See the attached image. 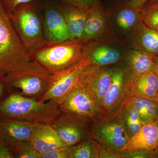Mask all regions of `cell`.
<instances>
[{
    "instance_id": "3",
    "label": "cell",
    "mask_w": 158,
    "mask_h": 158,
    "mask_svg": "<svg viewBox=\"0 0 158 158\" xmlns=\"http://www.w3.org/2000/svg\"><path fill=\"white\" fill-rule=\"evenodd\" d=\"M34 0L20 5L9 15L23 45L31 56L46 43L43 18Z\"/></svg>"
},
{
    "instance_id": "31",
    "label": "cell",
    "mask_w": 158,
    "mask_h": 158,
    "mask_svg": "<svg viewBox=\"0 0 158 158\" xmlns=\"http://www.w3.org/2000/svg\"><path fill=\"white\" fill-rule=\"evenodd\" d=\"M126 158H156V150H137L125 152Z\"/></svg>"
},
{
    "instance_id": "33",
    "label": "cell",
    "mask_w": 158,
    "mask_h": 158,
    "mask_svg": "<svg viewBox=\"0 0 158 158\" xmlns=\"http://www.w3.org/2000/svg\"><path fill=\"white\" fill-rule=\"evenodd\" d=\"M0 158H14L4 139L0 135Z\"/></svg>"
},
{
    "instance_id": "38",
    "label": "cell",
    "mask_w": 158,
    "mask_h": 158,
    "mask_svg": "<svg viewBox=\"0 0 158 158\" xmlns=\"http://www.w3.org/2000/svg\"><path fill=\"white\" fill-rule=\"evenodd\" d=\"M156 158H158V149L156 150Z\"/></svg>"
},
{
    "instance_id": "20",
    "label": "cell",
    "mask_w": 158,
    "mask_h": 158,
    "mask_svg": "<svg viewBox=\"0 0 158 158\" xmlns=\"http://www.w3.org/2000/svg\"><path fill=\"white\" fill-rule=\"evenodd\" d=\"M135 42L138 50L158 56V30L151 28L141 21L137 28Z\"/></svg>"
},
{
    "instance_id": "4",
    "label": "cell",
    "mask_w": 158,
    "mask_h": 158,
    "mask_svg": "<svg viewBox=\"0 0 158 158\" xmlns=\"http://www.w3.org/2000/svg\"><path fill=\"white\" fill-rule=\"evenodd\" d=\"M86 43L81 40H69L59 43L46 42L31 56L51 73L70 67L85 56Z\"/></svg>"
},
{
    "instance_id": "22",
    "label": "cell",
    "mask_w": 158,
    "mask_h": 158,
    "mask_svg": "<svg viewBox=\"0 0 158 158\" xmlns=\"http://www.w3.org/2000/svg\"><path fill=\"white\" fill-rule=\"evenodd\" d=\"M128 98L137 110L143 124L158 121V102L135 96Z\"/></svg>"
},
{
    "instance_id": "1",
    "label": "cell",
    "mask_w": 158,
    "mask_h": 158,
    "mask_svg": "<svg viewBox=\"0 0 158 158\" xmlns=\"http://www.w3.org/2000/svg\"><path fill=\"white\" fill-rule=\"evenodd\" d=\"M62 113L52 100L43 102L11 91L0 102V119H18L35 123H51Z\"/></svg>"
},
{
    "instance_id": "17",
    "label": "cell",
    "mask_w": 158,
    "mask_h": 158,
    "mask_svg": "<svg viewBox=\"0 0 158 158\" xmlns=\"http://www.w3.org/2000/svg\"><path fill=\"white\" fill-rule=\"evenodd\" d=\"M57 5L64 18L73 40H81L86 19L91 8L86 9L71 5Z\"/></svg>"
},
{
    "instance_id": "21",
    "label": "cell",
    "mask_w": 158,
    "mask_h": 158,
    "mask_svg": "<svg viewBox=\"0 0 158 158\" xmlns=\"http://www.w3.org/2000/svg\"><path fill=\"white\" fill-rule=\"evenodd\" d=\"M85 55L91 64L99 66H108L118 62L121 56L118 51L112 48L102 46L92 49L88 43H86Z\"/></svg>"
},
{
    "instance_id": "14",
    "label": "cell",
    "mask_w": 158,
    "mask_h": 158,
    "mask_svg": "<svg viewBox=\"0 0 158 158\" xmlns=\"http://www.w3.org/2000/svg\"><path fill=\"white\" fill-rule=\"evenodd\" d=\"M40 123L18 119H0V135L8 147L23 141H30Z\"/></svg>"
},
{
    "instance_id": "24",
    "label": "cell",
    "mask_w": 158,
    "mask_h": 158,
    "mask_svg": "<svg viewBox=\"0 0 158 158\" xmlns=\"http://www.w3.org/2000/svg\"><path fill=\"white\" fill-rule=\"evenodd\" d=\"M122 113L129 135L131 138L141 130L143 125L137 110L127 99L121 105Z\"/></svg>"
},
{
    "instance_id": "2",
    "label": "cell",
    "mask_w": 158,
    "mask_h": 158,
    "mask_svg": "<svg viewBox=\"0 0 158 158\" xmlns=\"http://www.w3.org/2000/svg\"><path fill=\"white\" fill-rule=\"evenodd\" d=\"M31 60L0 0V77L9 75Z\"/></svg>"
},
{
    "instance_id": "27",
    "label": "cell",
    "mask_w": 158,
    "mask_h": 158,
    "mask_svg": "<svg viewBox=\"0 0 158 158\" xmlns=\"http://www.w3.org/2000/svg\"><path fill=\"white\" fill-rule=\"evenodd\" d=\"M141 20L151 28L158 30V8H141Z\"/></svg>"
},
{
    "instance_id": "37",
    "label": "cell",
    "mask_w": 158,
    "mask_h": 158,
    "mask_svg": "<svg viewBox=\"0 0 158 158\" xmlns=\"http://www.w3.org/2000/svg\"><path fill=\"white\" fill-rule=\"evenodd\" d=\"M153 71L155 73L158 77V56H156L155 64Z\"/></svg>"
},
{
    "instance_id": "11",
    "label": "cell",
    "mask_w": 158,
    "mask_h": 158,
    "mask_svg": "<svg viewBox=\"0 0 158 158\" xmlns=\"http://www.w3.org/2000/svg\"><path fill=\"white\" fill-rule=\"evenodd\" d=\"M43 17L46 42L59 43L73 40L65 20L58 5L45 2Z\"/></svg>"
},
{
    "instance_id": "10",
    "label": "cell",
    "mask_w": 158,
    "mask_h": 158,
    "mask_svg": "<svg viewBox=\"0 0 158 158\" xmlns=\"http://www.w3.org/2000/svg\"><path fill=\"white\" fill-rule=\"evenodd\" d=\"M112 69L90 64L83 71L79 85L86 89L101 106L112 80Z\"/></svg>"
},
{
    "instance_id": "16",
    "label": "cell",
    "mask_w": 158,
    "mask_h": 158,
    "mask_svg": "<svg viewBox=\"0 0 158 158\" xmlns=\"http://www.w3.org/2000/svg\"><path fill=\"white\" fill-rule=\"evenodd\" d=\"M30 142L33 148L40 155L65 146L51 123H40Z\"/></svg>"
},
{
    "instance_id": "34",
    "label": "cell",
    "mask_w": 158,
    "mask_h": 158,
    "mask_svg": "<svg viewBox=\"0 0 158 158\" xmlns=\"http://www.w3.org/2000/svg\"><path fill=\"white\" fill-rule=\"evenodd\" d=\"M10 92L5 77H0V102Z\"/></svg>"
},
{
    "instance_id": "13",
    "label": "cell",
    "mask_w": 158,
    "mask_h": 158,
    "mask_svg": "<svg viewBox=\"0 0 158 158\" xmlns=\"http://www.w3.org/2000/svg\"><path fill=\"white\" fill-rule=\"evenodd\" d=\"M127 92L129 97H137L158 102V77L152 71L135 76L129 70Z\"/></svg>"
},
{
    "instance_id": "25",
    "label": "cell",
    "mask_w": 158,
    "mask_h": 158,
    "mask_svg": "<svg viewBox=\"0 0 158 158\" xmlns=\"http://www.w3.org/2000/svg\"><path fill=\"white\" fill-rule=\"evenodd\" d=\"M98 142L92 138L70 146L69 158H99Z\"/></svg>"
},
{
    "instance_id": "30",
    "label": "cell",
    "mask_w": 158,
    "mask_h": 158,
    "mask_svg": "<svg viewBox=\"0 0 158 158\" xmlns=\"http://www.w3.org/2000/svg\"><path fill=\"white\" fill-rule=\"evenodd\" d=\"M70 146L57 148L41 154L40 158H69Z\"/></svg>"
},
{
    "instance_id": "29",
    "label": "cell",
    "mask_w": 158,
    "mask_h": 158,
    "mask_svg": "<svg viewBox=\"0 0 158 158\" xmlns=\"http://www.w3.org/2000/svg\"><path fill=\"white\" fill-rule=\"evenodd\" d=\"M99 158H125L126 153L98 143Z\"/></svg>"
},
{
    "instance_id": "36",
    "label": "cell",
    "mask_w": 158,
    "mask_h": 158,
    "mask_svg": "<svg viewBox=\"0 0 158 158\" xmlns=\"http://www.w3.org/2000/svg\"><path fill=\"white\" fill-rule=\"evenodd\" d=\"M143 7L146 9L158 8V0H149Z\"/></svg>"
},
{
    "instance_id": "26",
    "label": "cell",
    "mask_w": 158,
    "mask_h": 158,
    "mask_svg": "<svg viewBox=\"0 0 158 158\" xmlns=\"http://www.w3.org/2000/svg\"><path fill=\"white\" fill-rule=\"evenodd\" d=\"M9 148L14 158H40V154L33 148L30 141H19L11 144Z\"/></svg>"
},
{
    "instance_id": "18",
    "label": "cell",
    "mask_w": 158,
    "mask_h": 158,
    "mask_svg": "<svg viewBox=\"0 0 158 158\" xmlns=\"http://www.w3.org/2000/svg\"><path fill=\"white\" fill-rule=\"evenodd\" d=\"M101 5L92 7L89 10L81 40L85 43L100 34L104 29L105 19Z\"/></svg>"
},
{
    "instance_id": "5",
    "label": "cell",
    "mask_w": 158,
    "mask_h": 158,
    "mask_svg": "<svg viewBox=\"0 0 158 158\" xmlns=\"http://www.w3.org/2000/svg\"><path fill=\"white\" fill-rule=\"evenodd\" d=\"M52 74L31 59L5 78L10 92L16 89L23 96L39 99L47 90Z\"/></svg>"
},
{
    "instance_id": "7",
    "label": "cell",
    "mask_w": 158,
    "mask_h": 158,
    "mask_svg": "<svg viewBox=\"0 0 158 158\" xmlns=\"http://www.w3.org/2000/svg\"><path fill=\"white\" fill-rule=\"evenodd\" d=\"M90 64L85 55L81 61L69 68L52 73L47 90L38 100L43 102L52 100L59 104L78 85L82 73Z\"/></svg>"
},
{
    "instance_id": "15",
    "label": "cell",
    "mask_w": 158,
    "mask_h": 158,
    "mask_svg": "<svg viewBox=\"0 0 158 158\" xmlns=\"http://www.w3.org/2000/svg\"><path fill=\"white\" fill-rule=\"evenodd\" d=\"M158 149V121L142 126L122 148L125 152L137 150H156Z\"/></svg>"
},
{
    "instance_id": "19",
    "label": "cell",
    "mask_w": 158,
    "mask_h": 158,
    "mask_svg": "<svg viewBox=\"0 0 158 158\" xmlns=\"http://www.w3.org/2000/svg\"><path fill=\"white\" fill-rule=\"evenodd\" d=\"M156 56L144 51L137 50L130 52L127 58V68L135 76L153 71Z\"/></svg>"
},
{
    "instance_id": "12",
    "label": "cell",
    "mask_w": 158,
    "mask_h": 158,
    "mask_svg": "<svg viewBox=\"0 0 158 158\" xmlns=\"http://www.w3.org/2000/svg\"><path fill=\"white\" fill-rule=\"evenodd\" d=\"M128 73L127 67L124 66L112 69V82L102 104L106 115L118 109L129 97L127 88Z\"/></svg>"
},
{
    "instance_id": "9",
    "label": "cell",
    "mask_w": 158,
    "mask_h": 158,
    "mask_svg": "<svg viewBox=\"0 0 158 158\" xmlns=\"http://www.w3.org/2000/svg\"><path fill=\"white\" fill-rule=\"evenodd\" d=\"M91 122L82 116L62 113L51 123L65 146H72L90 138Z\"/></svg>"
},
{
    "instance_id": "32",
    "label": "cell",
    "mask_w": 158,
    "mask_h": 158,
    "mask_svg": "<svg viewBox=\"0 0 158 158\" xmlns=\"http://www.w3.org/2000/svg\"><path fill=\"white\" fill-rule=\"evenodd\" d=\"M9 15L14 12L15 9L22 4L30 2L34 0H1Z\"/></svg>"
},
{
    "instance_id": "28",
    "label": "cell",
    "mask_w": 158,
    "mask_h": 158,
    "mask_svg": "<svg viewBox=\"0 0 158 158\" xmlns=\"http://www.w3.org/2000/svg\"><path fill=\"white\" fill-rule=\"evenodd\" d=\"M45 2L56 5H68L90 9L94 6L101 5L99 0H44Z\"/></svg>"
},
{
    "instance_id": "23",
    "label": "cell",
    "mask_w": 158,
    "mask_h": 158,
    "mask_svg": "<svg viewBox=\"0 0 158 158\" xmlns=\"http://www.w3.org/2000/svg\"><path fill=\"white\" fill-rule=\"evenodd\" d=\"M120 7L116 16V22L119 27L127 31L141 22V11L142 8L131 6L126 1V4L122 5Z\"/></svg>"
},
{
    "instance_id": "8",
    "label": "cell",
    "mask_w": 158,
    "mask_h": 158,
    "mask_svg": "<svg viewBox=\"0 0 158 158\" xmlns=\"http://www.w3.org/2000/svg\"><path fill=\"white\" fill-rule=\"evenodd\" d=\"M59 105L62 113L82 116L91 122L106 115L98 102L79 83Z\"/></svg>"
},
{
    "instance_id": "35",
    "label": "cell",
    "mask_w": 158,
    "mask_h": 158,
    "mask_svg": "<svg viewBox=\"0 0 158 158\" xmlns=\"http://www.w3.org/2000/svg\"><path fill=\"white\" fill-rule=\"evenodd\" d=\"M149 0H126L128 3L137 8H143Z\"/></svg>"
},
{
    "instance_id": "6",
    "label": "cell",
    "mask_w": 158,
    "mask_h": 158,
    "mask_svg": "<svg viewBox=\"0 0 158 158\" xmlns=\"http://www.w3.org/2000/svg\"><path fill=\"white\" fill-rule=\"evenodd\" d=\"M90 133L91 138L98 143L122 151L131 138L123 117L121 106L110 114L91 122Z\"/></svg>"
}]
</instances>
